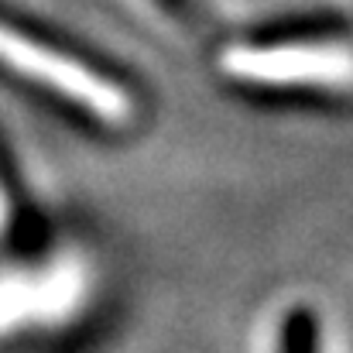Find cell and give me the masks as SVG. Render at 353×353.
Returning a JSON list of instances; mask_svg holds the SVG:
<instances>
[{
  "label": "cell",
  "mask_w": 353,
  "mask_h": 353,
  "mask_svg": "<svg viewBox=\"0 0 353 353\" xmlns=\"http://www.w3.org/2000/svg\"><path fill=\"white\" fill-rule=\"evenodd\" d=\"M0 65L100 127H117L134 114V90L123 72L10 10H0Z\"/></svg>",
  "instance_id": "6da1fadb"
},
{
  "label": "cell",
  "mask_w": 353,
  "mask_h": 353,
  "mask_svg": "<svg viewBox=\"0 0 353 353\" xmlns=\"http://www.w3.org/2000/svg\"><path fill=\"white\" fill-rule=\"evenodd\" d=\"M278 353H323L319 316L309 305H295L285 312L278 333Z\"/></svg>",
  "instance_id": "7a4b0ae2"
},
{
  "label": "cell",
  "mask_w": 353,
  "mask_h": 353,
  "mask_svg": "<svg viewBox=\"0 0 353 353\" xmlns=\"http://www.w3.org/2000/svg\"><path fill=\"white\" fill-rule=\"evenodd\" d=\"M158 7L165 14H172L179 24L192 28V31H206V28L216 24V14L206 0H158Z\"/></svg>",
  "instance_id": "3957f363"
}]
</instances>
